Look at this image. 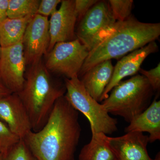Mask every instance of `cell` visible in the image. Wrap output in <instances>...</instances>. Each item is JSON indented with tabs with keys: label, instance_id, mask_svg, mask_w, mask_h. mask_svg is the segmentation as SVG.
<instances>
[{
	"label": "cell",
	"instance_id": "obj_14",
	"mask_svg": "<svg viewBox=\"0 0 160 160\" xmlns=\"http://www.w3.org/2000/svg\"><path fill=\"white\" fill-rule=\"evenodd\" d=\"M113 69L111 60L104 61L90 68L80 79L86 91L98 102L111 80Z\"/></svg>",
	"mask_w": 160,
	"mask_h": 160
},
{
	"label": "cell",
	"instance_id": "obj_9",
	"mask_svg": "<svg viewBox=\"0 0 160 160\" xmlns=\"http://www.w3.org/2000/svg\"><path fill=\"white\" fill-rule=\"evenodd\" d=\"M26 64L33 65L48 53L50 34L48 18L35 15L27 26L22 41Z\"/></svg>",
	"mask_w": 160,
	"mask_h": 160
},
{
	"label": "cell",
	"instance_id": "obj_27",
	"mask_svg": "<svg viewBox=\"0 0 160 160\" xmlns=\"http://www.w3.org/2000/svg\"><path fill=\"white\" fill-rule=\"evenodd\" d=\"M3 156L0 153V160H3Z\"/></svg>",
	"mask_w": 160,
	"mask_h": 160
},
{
	"label": "cell",
	"instance_id": "obj_20",
	"mask_svg": "<svg viewBox=\"0 0 160 160\" xmlns=\"http://www.w3.org/2000/svg\"><path fill=\"white\" fill-rule=\"evenodd\" d=\"M21 140L6 123L0 121V153L3 157Z\"/></svg>",
	"mask_w": 160,
	"mask_h": 160
},
{
	"label": "cell",
	"instance_id": "obj_10",
	"mask_svg": "<svg viewBox=\"0 0 160 160\" xmlns=\"http://www.w3.org/2000/svg\"><path fill=\"white\" fill-rule=\"evenodd\" d=\"M106 140L117 160H160L159 153L155 159L149 156V136L142 132H130L118 137L107 136Z\"/></svg>",
	"mask_w": 160,
	"mask_h": 160
},
{
	"label": "cell",
	"instance_id": "obj_12",
	"mask_svg": "<svg viewBox=\"0 0 160 160\" xmlns=\"http://www.w3.org/2000/svg\"><path fill=\"white\" fill-rule=\"evenodd\" d=\"M0 121L21 139L32 131L29 115L17 93L0 98Z\"/></svg>",
	"mask_w": 160,
	"mask_h": 160
},
{
	"label": "cell",
	"instance_id": "obj_3",
	"mask_svg": "<svg viewBox=\"0 0 160 160\" xmlns=\"http://www.w3.org/2000/svg\"><path fill=\"white\" fill-rule=\"evenodd\" d=\"M42 60L26 71L25 81L18 92L27 110L32 131L40 130L46 124L56 102L64 96L65 86L55 82Z\"/></svg>",
	"mask_w": 160,
	"mask_h": 160
},
{
	"label": "cell",
	"instance_id": "obj_2",
	"mask_svg": "<svg viewBox=\"0 0 160 160\" xmlns=\"http://www.w3.org/2000/svg\"><path fill=\"white\" fill-rule=\"evenodd\" d=\"M160 35L159 23L142 22L132 16L123 22H116L108 36L89 52L78 77L99 63L123 57L155 42Z\"/></svg>",
	"mask_w": 160,
	"mask_h": 160
},
{
	"label": "cell",
	"instance_id": "obj_4",
	"mask_svg": "<svg viewBox=\"0 0 160 160\" xmlns=\"http://www.w3.org/2000/svg\"><path fill=\"white\" fill-rule=\"evenodd\" d=\"M111 91L102 104L108 113L129 123L149 107L154 93L148 80L141 75L122 81Z\"/></svg>",
	"mask_w": 160,
	"mask_h": 160
},
{
	"label": "cell",
	"instance_id": "obj_5",
	"mask_svg": "<svg viewBox=\"0 0 160 160\" xmlns=\"http://www.w3.org/2000/svg\"><path fill=\"white\" fill-rule=\"evenodd\" d=\"M65 97L77 111L89 120L92 132L111 134L118 130V121L86 91L78 77L65 78Z\"/></svg>",
	"mask_w": 160,
	"mask_h": 160
},
{
	"label": "cell",
	"instance_id": "obj_1",
	"mask_svg": "<svg viewBox=\"0 0 160 160\" xmlns=\"http://www.w3.org/2000/svg\"><path fill=\"white\" fill-rule=\"evenodd\" d=\"M81 131L78 112L64 95L56 102L42 128L23 140L37 160H74Z\"/></svg>",
	"mask_w": 160,
	"mask_h": 160
},
{
	"label": "cell",
	"instance_id": "obj_21",
	"mask_svg": "<svg viewBox=\"0 0 160 160\" xmlns=\"http://www.w3.org/2000/svg\"><path fill=\"white\" fill-rule=\"evenodd\" d=\"M3 160H37L26 145L21 139L8 153L3 157Z\"/></svg>",
	"mask_w": 160,
	"mask_h": 160
},
{
	"label": "cell",
	"instance_id": "obj_8",
	"mask_svg": "<svg viewBox=\"0 0 160 160\" xmlns=\"http://www.w3.org/2000/svg\"><path fill=\"white\" fill-rule=\"evenodd\" d=\"M26 65L22 42L1 48L0 78L5 86L13 93H18L22 88Z\"/></svg>",
	"mask_w": 160,
	"mask_h": 160
},
{
	"label": "cell",
	"instance_id": "obj_19",
	"mask_svg": "<svg viewBox=\"0 0 160 160\" xmlns=\"http://www.w3.org/2000/svg\"><path fill=\"white\" fill-rule=\"evenodd\" d=\"M108 3L116 22H123L131 16L132 0H109Z\"/></svg>",
	"mask_w": 160,
	"mask_h": 160
},
{
	"label": "cell",
	"instance_id": "obj_7",
	"mask_svg": "<svg viewBox=\"0 0 160 160\" xmlns=\"http://www.w3.org/2000/svg\"><path fill=\"white\" fill-rule=\"evenodd\" d=\"M89 51L76 38L69 42L57 43L47 53L45 64L51 73L64 76L65 78L78 77Z\"/></svg>",
	"mask_w": 160,
	"mask_h": 160
},
{
	"label": "cell",
	"instance_id": "obj_16",
	"mask_svg": "<svg viewBox=\"0 0 160 160\" xmlns=\"http://www.w3.org/2000/svg\"><path fill=\"white\" fill-rule=\"evenodd\" d=\"M34 16L9 18L0 24V46L9 47L22 42L26 28Z\"/></svg>",
	"mask_w": 160,
	"mask_h": 160
},
{
	"label": "cell",
	"instance_id": "obj_15",
	"mask_svg": "<svg viewBox=\"0 0 160 160\" xmlns=\"http://www.w3.org/2000/svg\"><path fill=\"white\" fill-rule=\"evenodd\" d=\"M125 132H147L149 133V142L160 139V101L156 98L142 113L129 122Z\"/></svg>",
	"mask_w": 160,
	"mask_h": 160
},
{
	"label": "cell",
	"instance_id": "obj_13",
	"mask_svg": "<svg viewBox=\"0 0 160 160\" xmlns=\"http://www.w3.org/2000/svg\"><path fill=\"white\" fill-rule=\"evenodd\" d=\"M158 50L157 44L152 42L123 57L114 67L111 80L103 92L100 102L107 98L112 89L122 82L123 79L133 75L139 71L141 65L146 58Z\"/></svg>",
	"mask_w": 160,
	"mask_h": 160
},
{
	"label": "cell",
	"instance_id": "obj_22",
	"mask_svg": "<svg viewBox=\"0 0 160 160\" xmlns=\"http://www.w3.org/2000/svg\"><path fill=\"white\" fill-rule=\"evenodd\" d=\"M139 72L142 75L147 79L154 92L159 91L160 89V64L155 68L149 70L140 69Z\"/></svg>",
	"mask_w": 160,
	"mask_h": 160
},
{
	"label": "cell",
	"instance_id": "obj_24",
	"mask_svg": "<svg viewBox=\"0 0 160 160\" xmlns=\"http://www.w3.org/2000/svg\"><path fill=\"white\" fill-rule=\"evenodd\" d=\"M97 0H75L74 1V9L78 21H81L96 3Z\"/></svg>",
	"mask_w": 160,
	"mask_h": 160
},
{
	"label": "cell",
	"instance_id": "obj_26",
	"mask_svg": "<svg viewBox=\"0 0 160 160\" xmlns=\"http://www.w3.org/2000/svg\"><path fill=\"white\" fill-rule=\"evenodd\" d=\"M12 93L3 82L0 78V98L6 96Z\"/></svg>",
	"mask_w": 160,
	"mask_h": 160
},
{
	"label": "cell",
	"instance_id": "obj_18",
	"mask_svg": "<svg viewBox=\"0 0 160 160\" xmlns=\"http://www.w3.org/2000/svg\"><path fill=\"white\" fill-rule=\"evenodd\" d=\"M40 0H9L7 17L17 18L37 14Z\"/></svg>",
	"mask_w": 160,
	"mask_h": 160
},
{
	"label": "cell",
	"instance_id": "obj_23",
	"mask_svg": "<svg viewBox=\"0 0 160 160\" xmlns=\"http://www.w3.org/2000/svg\"><path fill=\"white\" fill-rule=\"evenodd\" d=\"M61 0H41L37 14L48 18L57 10Z\"/></svg>",
	"mask_w": 160,
	"mask_h": 160
},
{
	"label": "cell",
	"instance_id": "obj_6",
	"mask_svg": "<svg viewBox=\"0 0 160 160\" xmlns=\"http://www.w3.org/2000/svg\"><path fill=\"white\" fill-rule=\"evenodd\" d=\"M116 22L108 2L98 1L80 21L77 38L90 52L108 36Z\"/></svg>",
	"mask_w": 160,
	"mask_h": 160
},
{
	"label": "cell",
	"instance_id": "obj_11",
	"mask_svg": "<svg viewBox=\"0 0 160 160\" xmlns=\"http://www.w3.org/2000/svg\"><path fill=\"white\" fill-rule=\"evenodd\" d=\"M77 21L74 0H62L60 8L52 14L49 22L50 43L48 52L57 43L75 39Z\"/></svg>",
	"mask_w": 160,
	"mask_h": 160
},
{
	"label": "cell",
	"instance_id": "obj_28",
	"mask_svg": "<svg viewBox=\"0 0 160 160\" xmlns=\"http://www.w3.org/2000/svg\"><path fill=\"white\" fill-rule=\"evenodd\" d=\"M1 46H0V51H1Z\"/></svg>",
	"mask_w": 160,
	"mask_h": 160
},
{
	"label": "cell",
	"instance_id": "obj_17",
	"mask_svg": "<svg viewBox=\"0 0 160 160\" xmlns=\"http://www.w3.org/2000/svg\"><path fill=\"white\" fill-rule=\"evenodd\" d=\"M107 136L101 132H92L91 139L81 149L78 160H117L107 143Z\"/></svg>",
	"mask_w": 160,
	"mask_h": 160
},
{
	"label": "cell",
	"instance_id": "obj_25",
	"mask_svg": "<svg viewBox=\"0 0 160 160\" xmlns=\"http://www.w3.org/2000/svg\"><path fill=\"white\" fill-rule=\"evenodd\" d=\"M9 0H0V24L2 23L7 18Z\"/></svg>",
	"mask_w": 160,
	"mask_h": 160
}]
</instances>
